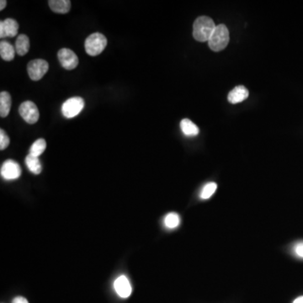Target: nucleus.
Here are the masks:
<instances>
[{
    "label": "nucleus",
    "instance_id": "nucleus-14",
    "mask_svg": "<svg viewBox=\"0 0 303 303\" xmlns=\"http://www.w3.org/2000/svg\"><path fill=\"white\" fill-rule=\"evenodd\" d=\"M16 50L8 41H1L0 43V55L5 61H12L15 58Z\"/></svg>",
    "mask_w": 303,
    "mask_h": 303
},
{
    "label": "nucleus",
    "instance_id": "nucleus-8",
    "mask_svg": "<svg viewBox=\"0 0 303 303\" xmlns=\"http://www.w3.org/2000/svg\"><path fill=\"white\" fill-rule=\"evenodd\" d=\"M0 173L5 180H16L21 175V166L14 160H6L1 167Z\"/></svg>",
    "mask_w": 303,
    "mask_h": 303
},
{
    "label": "nucleus",
    "instance_id": "nucleus-21",
    "mask_svg": "<svg viewBox=\"0 0 303 303\" xmlns=\"http://www.w3.org/2000/svg\"><path fill=\"white\" fill-rule=\"evenodd\" d=\"M10 141H11V140H10L8 135L6 133V131L1 129L0 130V149L1 150L6 149L9 146Z\"/></svg>",
    "mask_w": 303,
    "mask_h": 303
},
{
    "label": "nucleus",
    "instance_id": "nucleus-10",
    "mask_svg": "<svg viewBox=\"0 0 303 303\" xmlns=\"http://www.w3.org/2000/svg\"><path fill=\"white\" fill-rule=\"evenodd\" d=\"M19 24L14 19H6L0 22V38L15 37L18 34Z\"/></svg>",
    "mask_w": 303,
    "mask_h": 303
},
{
    "label": "nucleus",
    "instance_id": "nucleus-5",
    "mask_svg": "<svg viewBox=\"0 0 303 303\" xmlns=\"http://www.w3.org/2000/svg\"><path fill=\"white\" fill-rule=\"evenodd\" d=\"M19 113L28 124H35L38 121L39 114L37 106L32 101H25L19 108Z\"/></svg>",
    "mask_w": 303,
    "mask_h": 303
},
{
    "label": "nucleus",
    "instance_id": "nucleus-2",
    "mask_svg": "<svg viewBox=\"0 0 303 303\" xmlns=\"http://www.w3.org/2000/svg\"><path fill=\"white\" fill-rule=\"evenodd\" d=\"M229 43V31L224 25L216 26L215 31L209 39L208 44L210 48L213 52H221L226 48Z\"/></svg>",
    "mask_w": 303,
    "mask_h": 303
},
{
    "label": "nucleus",
    "instance_id": "nucleus-13",
    "mask_svg": "<svg viewBox=\"0 0 303 303\" xmlns=\"http://www.w3.org/2000/svg\"><path fill=\"white\" fill-rule=\"evenodd\" d=\"M11 108V96L8 92L0 93V116L2 118L8 116Z\"/></svg>",
    "mask_w": 303,
    "mask_h": 303
},
{
    "label": "nucleus",
    "instance_id": "nucleus-25",
    "mask_svg": "<svg viewBox=\"0 0 303 303\" xmlns=\"http://www.w3.org/2000/svg\"><path fill=\"white\" fill-rule=\"evenodd\" d=\"M293 303H303V295L300 297L296 298Z\"/></svg>",
    "mask_w": 303,
    "mask_h": 303
},
{
    "label": "nucleus",
    "instance_id": "nucleus-18",
    "mask_svg": "<svg viewBox=\"0 0 303 303\" xmlns=\"http://www.w3.org/2000/svg\"><path fill=\"white\" fill-rule=\"evenodd\" d=\"M164 224L168 229H175L180 226V217L175 212H170L164 219Z\"/></svg>",
    "mask_w": 303,
    "mask_h": 303
},
{
    "label": "nucleus",
    "instance_id": "nucleus-23",
    "mask_svg": "<svg viewBox=\"0 0 303 303\" xmlns=\"http://www.w3.org/2000/svg\"><path fill=\"white\" fill-rule=\"evenodd\" d=\"M12 303H29L28 300L23 296H16L14 298Z\"/></svg>",
    "mask_w": 303,
    "mask_h": 303
},
{
    "label": "nucleus",
    "instance_id": "nucleus-20",
    "mask_svg": "<svg viewBox=\"0 0 303 303\" xmlns=\"http://www.w3.org/2000/svg\"><path fill=\"white\" fill-rule=\"evenodd\" d=\"M216 188L217 185L216 183L210 182L206 184L201 190L200 197L202 200H207L209 198H211L214 195V193L216 192Z\"/></svg>",
    "mask_w": 303,
    "mask_h": 303
},
{
    "label": "nucleus",
    "instance_id": "nucleus-16",
    "mask_svg": "<svg viewBox=\"0 0 303 303\" xmlns=\"http://www.w3.org/2000/svg\"><path fill=\"white\" fill-rule=\"evenodd\" d=\"M180 128L185 136H197L200 132V130L198 128L197 126L189 119H183L180 122Z\"/></svg>",
    "mask_w": 303,
    "mask_h": 303
},
{
    "label": "nucleus",
    "instance_id": "nucleus-24",
    "mask_svg": "<svg viewBox=\"0 0 303 303\" xmlns=\"http://www.w3.org/2000/svg\"><path fill=\"white\" fill-rule=\"evenodd\" d=\"M6 5H7V1L1 0L0 1V11H3L4 9L6 8Z\"/></svg>",
    "mask_w": 303,
    "mask_h": 303
},
{
    "label": "nucleus",
    "instance_id": "nucleus-1",
    "mask_svg": "<svg viewBox=\"0 0 303 303\" xmlns=\"http://www.w3.org/2000/svg\"><path fill=\"white\" fill-rule=\"evenodd\" d=\"M216 26L208 16L198 17L193 25V36L196 41L208 42Z\"/></svg>",
    "mask_w": 303,
    "mask_h": 303
},
{
    "label": "nucleus",
    "instance_id": "nucleus-9",
    "mask_svg": "<svg viewBox=\"0 0 303 303\" xmlns=\"http://www.w3.org/2000/svg\"><path fill=\"white\" fill-rule=\"evenodd\" d=\"M114 289L116 294L121 298H127L132 292V287L126 275L119 276L114 282Z\"/></svg>",
    "mask_w": 303,
    "mask_h": 303
},
{
    "label": "nucleus",
    "instance_id": "nucleus-4",
    "mask_svg": "<svg viewBox=\"0 0 303 303\" xmlns=\"http://www.w3.org/2000/svg\"><path fill=\"white\" fill-rule=\"evenodd\" d=\"M84 107H85V100H83V98H70L62 105V115L67 119L73 118L83 111Z\"/></svg>",
    "mask_w": 303,
    "mask_h": 303
},
{
    "label": "nucleus",
    "instance_id": "nucleus-7",
    "mask_svg": "<svg viewBox=\"0 0 303 303\" xmlns=\"http://www.w3.org/2000/svg\"><path fill=\"white\" fill-rule=\"evenodd\" d=\"M57 57L60 63L65 69L72 70L79 64V58L74 52L67 48H62L59 50L57 53Z\"/></svg>",
    "mask_w": 303,
    "mask_h": 303
},
{
    "label": "nucleus",
    "instance_id": "nucleus-6",
    "mask_svg": "<svg viewBox=\"0 0 303 303\" xmlns=\"http://www.w3.org/2000/svg\"><path fill=\"white\" fill-rule=\"evenodd\" d=\"M49 64L46 60L36 59L32 60L28 63L27 71L29 77L34 81L41 80L44 75L48 71Z\"/></svg>",
    "mask_w": 303,
    "mask_h": 303
},
{
    "label": "nucleus",
    "instance_id": "nucleus-19",
    "mask_svg": "<svg viewBox=\"0 0 303 303\" xmlns=\"http://www.w3.org/2000/svg\"><path fill=\"white\" fill-rule=\"evenodd\" d=\"M46 148V142L44 139L40 138L36 140L30 148V155L35 157H38L42 155Z\"/></svg>",
    "mask_w": 303,
    "mask_h": 303
},
{
    "label": "nucleus",
    "instance_id": "nucleus-15",
    "mask_svg": "<svg viewBox=\"0 0 303 303\" xmlns=\"http://www.w3.org/2000/svg\"><path fill=\"white\" fill-rule=\"evenodd\" d=\"M16 50L17 54L25 56L30 50V40L26 35L21 34L17 37L16 42Z\"/></svg>",
    "mask_w": 303,
    "mask_h": 303
},
{
    "label": "nucleus",
    "instance_id": "nucleus-11",
    "mask_svg": "<svg viewBox=\"0 0 303 303\" xmlns=\"http://www.w3.org/2000/svg\"><path fill=\"white\" fill-rule=\"evenodd\" d=\"M249 97V90L243 85H239L231 90L228 96V100L231 104H239Z\"/></svg>",
    "mask_w": 303,
    "mask_h": 303
},
{
    "label": "nucleus",
    "instance_id": "nucleus-3",
    "mask_svg": "<svg viewBox=\"0 0 303 303\" xmlns=\"http://www.w3.org/2000/svg\"><path fill=\"white\" fill-rule=\"evenodd\" d=\"M107 46V39L103 34L94 33L88 36L85 41V51L92 57L100 55Z\"/></svg>",
    "mask_w": 303,
    "mask_h": 303
},
{
    "label": "nucleus",
    "instance_id": "nucleus-17",
    "mask_svg": "<svg viewBox=\"0 0 303 303\" xmlns=\"http://www.w3.org/2000/svg\"><path fill=\"white\" fill-rule=\"evenodd\" d=\"M26 165L31 173H33L35 175L41 174L42 166H41V161L39 160L38 157H35V156L29 155L26 158Z\"/></svg>",
    "mask_w": 303,
    "mask_h": 303
},
{
    "label": "nucleus",
    "instance_id": "nucleus-22",
    "mask_svg": "<svg viewBox=\"0 0 303 303\" xmlns=\"http://www.w3.org/2000/svg\"><path fill=\"white\" fill-rule=\"evenodd\" d=\"M294 252L295 255H297L298 257L303 259V242H300L298 244H295L294 247Z\"/></svg>",
    "mask_w": 303,
    "mask_h": 303
},
{
    "label": "nucleus",
    "instance_id": "nucleus-12",
    "mask_svg": "<svg viewBox=\"0 0 303 303\" xmlns=\"http://www.w3.org/2000/svg\"><path fill=\"white\" fill-rule=\"evenodd\" d=\"M49 6L53 12L57 14H67L71 8L69 0H50Z\"/></svg>",
    "mask_w": 303,
    "mask_h": 303
}]
</instances>
